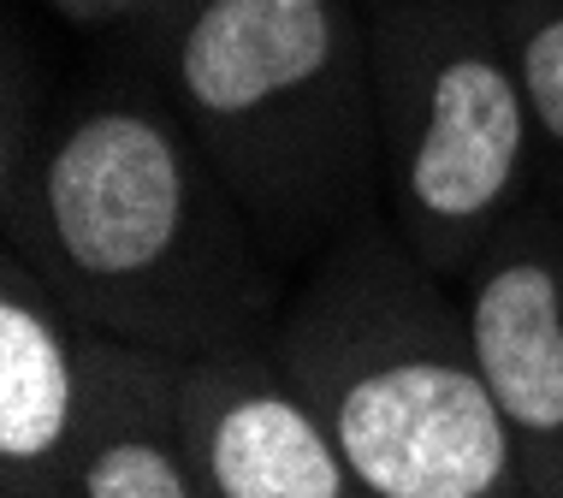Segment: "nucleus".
I'll use <instances>...</instances> for the list:
<instances>
[{"mask_svg": "<svg viewBox=\"0 0 563 498\" xmlns=\"http://www.w3.org/2000/svg\"><path fill=\"white\" fill-rule=\"evenodd\" d=\"M12 244L108 339L166 356L267 339L279 262L178 108L101 96L12 166Z\"/></svg>", "mask_w": 563, "mask_h": 498, "instance_id": "nucleus-1", "label": "nucleus"}, {"mask_svg": "<svg viewBox=\"0 0 563 498\" xmlns=\"http://www.w3.org/2000/svg\"><path fill=\"white\" fill-rule=\"evenodd\" d=\"M178 410L208 498H368L267 339L178 356Z\"/></svg>", "mask_w": 563, "mask_h": 498, "instance_id": "nucleus-6", "label": "nucleus"}, {"mask_svg": "<svg viewBox=\"0 0 563 498\" xmlns=\"http://www.w3.org/2000/svg\"><path fill=\"white\" fill-rule=\"evenodd\" d=\"M185 7H190V0H161V24L173 19V12H185ZM161 24H155V30H161Z\"/></svg>", "mask_w": 563, "mask_h": 498, "instance_id": "nucleus-11", "label": "nucleus"}, {"mask_svg": "<svg viewBox=\"0 0 563 498\" xmlns=\"http://www.w3.org/2000/svg\"><path fill=\"white\" fill-rule=\"evenodd\" d=\"M78 30H119V24H161V0H48Z\"/></svg>", "mask_w": 563, "mask_h": 498, "instance_id": "nucleus-10", "label": "nucleus"}, {"mask_svg": "<svg viewBox=\"0 0 563 498\" xmlns=\"http://www.w3.org/2000/svg\"><path fill=\"white\" fill-rule=\"evenodd\" d=\"M368 42L386 220L428 274L456 285L540 190L534 113L505 19L486 0H386Z\"/></svg>", "mask_w": 563, "mask_h": 498, "instance_id": "nucleus-4", "label": "nucleus"}, {"mask_svg": "<svg viewBox=\"0 0 563 498\" xmlns=\"http://www.w3.org/2000/svg\"><path fill=\"white\" fill-rule=\"evenodd\" d=\"M528 89L540 143V190L563 202V0H505L498 7Z\"/></svg>", "mask_w": 563, "mask_h": 498, "instance_id": "nucleus-9", "label": "nucleus"}, {"mask_svg": "<svg viewBox=\"0 0 563 498\" xmlns=\"http://www.w3.org/2000/svg\"><path fill=\"white\" fill-rule=\"evenodd\" d=\"M368 7H386V0H368Z\"/></svg>", "mask_w": 563, "mask_h": 498, "instance_id": "nucleus-12", "label": "nucleus"}, {"mask_svg": "<svg viewBox=\"0 0 563 498\" xmlns=\"http://www.w3.org/2000/svg\"><path fill=\"white\" fill-rule=\"evenodd\" d=\"M89 403V327L7 250L0 267V493L66 498Z\"/></svg>", "mask_w": 563, "mask_h": 498, "instance_id": "nucleus-7", "label": "nucleus"}, {"mask_svg": "<svg viewBox=\"0 0 563 498\" xmlns=\"http://www.w3.org/2000/svg\"><path fill=\"white\" fill-rule=\"evenodd\" d=\"M368 498H534L456 291L362 214L309 262L267 332Z\"/></svg>", "mask_w": 563, "mask_h": 498, "instance_id": "nucleus-2", "label": "nucleus"}, {"mask_svg": "<svg viewBox=\"0 0 563 498\" xmlns=\"http://www.w3.org/2000/svg\"><path fill=\"white\" fill-rule=\"evenodd\" d=\"M161 66L279 267L374 214V42L356 0H190L161 24Z\"/></svg>", "mask_w": 563, "mask_h": 498, "instance_id": "nucleus-3", "label": "nucleus"}, {"mask_svg": "<svg viewBox=\"0 0 563 498\" xmlns=\"http://www.w3.org/2000/svg\"><path fill=\"white\" fill-rule=\"evenodd\" d=\"M66 498H208L178 410V356L89 327V403Z\"/></svg>", "mask_w": 563, "mask_h": 498, "instance_id": "nucleus-8", "label": "nucleus"}, {"mask_svg": "<svg viewBox=\"0 0 563 498\" xmlns=\"http://www.w3.org/2000/svg\"><path fill=\"white\" fill-rule=\"evenodd\" d=\"M534 498H563V202L534 190L451 285Z\"/></svg>", "mask_w": 563, "mask_h": 498, "instance_id": "nucleus-5", "label": "nucleus"}]
</instances>
